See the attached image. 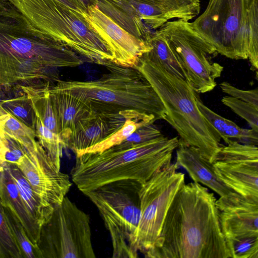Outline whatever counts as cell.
<instances>
[{
  "mask_svg": "<svg viewBox=\"0 0 258 258\" xmlns=\"http://www.w3.org/2000/svg\"><path fill=\"white\" fill-rule=\"evenodd\" d=\"M39 33L59 42L90 62H113L107 43L77 11L56 0H8Z\"/></svg>",
  "mask_w": 258,
  "mask_h": 258,
  "instance_id": "cell-7",
  "label": "cell"
},
{
  "mask_svg": "<svg viewBox=\"0 0 258 258\" xmlns=\"http://www.w3.org/2000/svg\"><path fill=\"white\" fill-rule=\"evenodd\" d=\"M36 116L35 132L37 141L56 168L60 169L64 148L62 140L58 134L46 127L40 118Z\"/></svg>",
  "mask_w": 258,
  "mask_h": 258,
  "instance_id": "cell-27",
  "label": "cell"
},
{
  "mask_svg": "<svg viewBox=\"0 0 258 258\" xmlns=\"http://www.w3.org/2000/svg\"><path fill=\"white\" fill-rule=\"evenodd\" d=\"M222 91L231 97L249 103L258 107V90L257 88L248 90L238 89L227 82L220 84Z\"/></svg>",
  "mask_w": 258,
  "mask_h": 258,
  "instance_id": "cell-35",
  "label": "cell"
},
{
  "mask_svg": "<svg viewBox=\"0 0 258 258\" xmlns=\"http://www.w3.org/2000/svg\"><path fill=\"white\" fill-rule=\"evenodd\" d=\"M191 24L217 53L258 69V0H208Z\"/></svg>",
  "mask_w": 258,
  "mask_h": 258,
  "instance_id": "cell-6",
  "label": "cell"
},
{
  "mask_svg": "<svg viewBox=\"0 0 258 258\" xmlns=\"http://www.w3.org/2000/svg\"><path fill=\"white\" fill-rule=\"evenodd\" d=\"M197 103L202 115L226 144L230 141H236L244 144L257 145L258 131L252 128L240 127L234 122L212 110L198 97L197 98Z\"/></svg>",
  "mask_w": 258,
  "mask_h": 258,
  "instance_id": "cell-21",
  "label": "cell"
},
{
  "mask_svg": "<svg viewBox=\"0 0 258 258\" xmlns=\"http://www.w3.org/2000/svg\"><path fill=\"white\" fill-rule=\"evenodd\" d=\"M0 203L19 220L28 238L37 247L41 227L26 207L8 163H0Z\"/></svg>",
  "mask_w": 258,
  "mask_h": 258,
  "instance_id": "cell-18",
  "label": "cell"
},
{
  "mask_svg": "<svg viewBox=\"0 0 258 258\" xmlns=\"http://www.w3.org/2000/svg\"><path fill=\"white\" fill-rule=\"evenodd\" d=\"M51 86L50 84H47L39 86L23 87L22 91L30 100L35 114L44 125L59 136V124L49 96Z\"/></svg>",
  "mask_w": 258,
  "mask_h": 258,
  "instance_id": "cell-24",
  "label": "cell"
},
{
  "mask_svg": "<svg viewBox=\"0 0 258 258\" xmlns=\"http://www.w3.org/2000/svg\"><path fill=\"white\" fill-rule=\"evenodd\" d=\"M97 6L127 32L149 44L151 29L170 20L155 0H98Z\"/></svg>",
  "mask_w": 258,
  "mask_h": 258,
  "instance_id": "cell-13",
  "label": "cell"
},
{
  "mask_svg": "<svg viewBox=\"0 0 258 258\" xmlns=\"http://www.w3.org/2000/svg\"><path fill=\"white\" fill-rule=\"evenodd\" d=\"M49 96L59 124V136L66 148V143L77 123L91 110L83 101L69 93L50 87Z\"/></svg>",
  "mask_w": 258,
  "mask_h": 258,
  "instance_id": "cell-20",
  "label": "cell"
},
{
  "mask_svg": "<svg viewBox=\"0 0 258 258\" xmlns=\"http://www.w3.org/2000/svg\"><path fill=\"white\" fill-rule=\"evenodd\" d=\"M223 104L245 120L251 128L258 131V107L230 96H225L222 100Z\"/></svg>",
  "mask_w": 258,
  "mask_h": 258,
  "instance_id": "cell-32",
  "label": "cell"
},
{
  "mask_svg": "<svg viewBox=\"0 0 258 258\" xmlns=\"http://www.w3.org/2000/svg\"><path fill=\"white\" fill-rule=\"evenodd\" d=\"M160 131L153 123H146L136 130L115 148L127 149L162 136Z\"/></svg>",
  "mask_w": 258,
  "mask_h": 258,
  "instance_id": "cell-33",
  "label": "cell"
},
{
  "mask_svg": "<svg viewBox=\"0 0 258 258\" xmlns=\"http://www.w3.org/2000/svg\"><path fill=\"white\" fill-rule=\"evenodd\" d=\"M6 113L35 131L36 116L30 100L25 94L0 99V115Z\"/></svg>",
  "mask_w": 258,
  "mask_h": 258,
  "instance_id": "cell-26",
  "label": "cell"
},
{
  "mask_svg": "<svg viewBox=\"0 0 258 258\" xmlns=\"http://www.w3.org/2000/svg\"><path fill=\"white\" fill-rule=\"evenodd\" d=\"M7 163L26 207L33 218L42 227L50 219L54 208L36 194L17 165Z\"/></svg>",
  "mask_w": 258,
  "mask_h": 258,
  "instance_id": "cell-22",
  "label": "cell"
},
{
  "mask_svg": "<svg viewBox=\"0 0 258 258\" xmlns=\"http://www.w3.org/2000/svg\"><path fill=\"white\" fill-rule=\"evenodd\" d=\"M1 137L5 141L7 147L5 162L17 165L23 157L26 149L18 142L8 137Z\"/></svg>",
  "mask_w": 258,
  "mask_h": 258,
  "instance_id": "cell-36",
  "label": "cell"
},
{
  "mask_svg": "<svg viewBox=\"0 0 258 258\" xmlns=\"http://www.w3.org/2000/svg\"><path fill=\"white\" fill-rule=\"evenodd\" d=\"M150 122L138 119L127 118L122 126L98 144L86 149L80 155L85 153H100L118 145L140 126ZM78 156V155H77Z\"/></svg>",
  "mask_w": 258,
  "mask_h": 258,
  "instance_id": "cell-28",
  "label": "cell"
},
{
  "mask_svg": "<svg viewBox=\"0 0 258 258\" xmlns=\"http://www.w3.org/2000/svg\"><path fill=\"white\" fill-rule=\"evenodd\" d=\"M126 119L120 113L91 111L77 123L66 143V148L78 155L117 131Z\"/></svg>",
  "mask_w": 258,
  "mask_h": 258,
  "instance_id": "cell-17",
  "label": "cell"
},
{
  "mask_svg": "<svg viewBox=\"0 0 258 258\" xmlns=\"http://www.w3.org/2000/svg\"><path fill=\"white\" fill-rule=\"evenodd\" d=\"M135 67L160 97L166 110L163 119L177 132L179 141L197 148L212 163L221 139L198 108V96L190 84L143 55Z\"/></svg>",
  "mask_w": 258,
  "mask_h": 258,
  "instance_id": "cell-5",
  "label": "cell"
},
{
  "mask_svg": "<svg viewBox=\"0 0 258 258\" xmlns=\"http://www.w3.org/2000/svg\"><path fill=\"white\" fill-rule=\"evenodd\" d=\"M218 179L231 190L258 200V148L230 141L222 145L212 162Z\"/></svg>",
  "mask_w": 258,
  "mask_h": 258,
  "instance_id": "cell-12",
  "label": "cell"
},
{
  "mask_svg": "<svg viewBox=\"0 0 258 258\" xmlns=\"http://www.w3.org/2000/svg\"><path fill=\"white\" fill-rule=\"evenodd\" d=\"M178 166L168 163L143 184L139 190L140 219L134 247L144 256L154 247L168 210L177 192L185 183Z\"/></svg>",
  "mask_w": 258,
  "mask_h": 258,
  "instance_id": "cell-10",
  "label": "cell"
},
{
  "mask_svg": "<svg viewBox=\"0 0 258 258\" xmlns=\"http://www.w3.org/2000/svg\"><path fill=\"white\" fill-rule=\"evenodd\" d=\"M108 72L90 81H58L51 88L69 93L91 111L120 113L127 119L154 123L163 119L166 110L152 85L136 67L109 61Z\"/></svg>",
  "mask_w": 258,
  "mask_h": 258,
  "instance_id": "cell-3",
  "label": "cell"
},
{
  "mask_svg": "<svg viewBox=\"0 0 258 258\" xmlns=\"http://www.w3.org/2000/svg\"><path fill=\"white\" fill-rule=\"evenodd\" d=\"M216 204L228 249L242 240L258 238V200L231 191Z\"/></svg>",
  "mask_w": 258,
  "mask_h": 258,
  "instance_id": "cell-16",
  "label": "cell"
},
{
  "mask_svg": "<svg viewBox=\"0 0 258 258\" xmlns=\"http://www.w3.org/2000/svg\"><path fill=\"white\" fill-rule=\"evenodd\" d=\"M17 166L36 194L54 208L72 186L69 175L56 168L39 142L34 148L26 150Z\"/></svg>",
  "mask_w": 258,
  "mask_h": 258,
  "instance_id": "cell-14",
  "label": "cell"
},
{
  "mask_svg": "<svg viewBox=\"0 0 258 258\" xmlns=\"http://www.w3.org/2000/svg\"><path fill=\"white\" fill-rule=\"evenodd\" d=\"M4 210L9 225L20 247L23 257L41 258L38 248L30 240L19 220L7 209L4 208Z\"/></svg>",
  "mask_w": 258,
  "mask_h": 258,
  "instance_id": "cell-31",
  "label": "cell"
},
{
  "mask_svg": "<svg viewBox=\"0 0 258 258\" xmlns=\"http://www.w3.org/2000/svg\"><path fill=\"white\" fill-rule=\"evenodd\" d=\"M41 258H94L90 218L66 196L41 229Z\"/></svg>",
  "mask_w": 258,
  "mask_h": 258,
  "instance_id": "cell-9",
  "label": "cell"
},
{
  "mask_svg": "<svg viewBox=\"0 0 258 258\" xmlns=\"http://www.w3.org/2000/svg\"><path fill=\"white\" fill-rule=\"evenodd\" d=\"M158 29L178 55L194 90L200 93L212 91L223 70V66L210 59L217 53L214 48L189 21L170 20Z\"/></svg>",
  "mask_w": 258,
  "mask_h": 258,
  "instance_id": "cell-11",
  "label": "cell"
},
{
  "mask_svg": "<svg viewBox=\"0 0 258 258\" xmlns=\"http://www.w3.org/2000/svg\"><path fill=\"white\" fill-rule=\"evenodd\" d=\"M179 142L177 137L162 135L127 149L113 147L76 156L72 180L83 193L118 181L132 180L143 184L171 163Z\"/></svg>",
  "mask_w": 258,
  "mask_h": 258,
  "instance_id": "cell-4",
  "label": "cell"
},
{
  "mask_svg": "<svg viewBox=\"0 0 258 258\" xmlns=\"http://www.w3.org/2000/svg\"><path fill=\"white\" fill-rule=\"evenodd\" d=\"M142 185L134 180H121L83 193L97 207L103 220L111 237L112 257H138L134 242L140 219Z\"/></svg>",
  "mask_w": 258,
  "mask_h": 258,
  "instance_id": "cell-8",
  "label": "cell"
},
{
  "mask_svg": "<svg viewBox=\"0 0 258 258\" xmlns=\"http://www.w3.org/2000/svg\"><path fill=\"white\" fill-rule=\"evenodd\" d=\"M176 149L175 163L184 168L194 182L205 185L220 197L233 191L218 179L212 163L197 148L179 141Z\"/></svg>",
  "mask_w": 258,
  "mask_h": 258,
  "instance_id": "cell-19",
  "label": "cell"
},
{
  "mask_svg": "<svg viewBox=\"0 0 258 258\" xmlns=\"http://www.w3.org/2000/svg\"><path fill=\"white\" fill-rule=\"evenodd\" d=\"M231 257L258 258V238H248L228 247Z\"/></svg>",
  "mask_w": 258,
  "mask_h": 258,
  "instance_id": "cell-34",
  "label": "cell"
},
{
  "mask_svg": "<svg viewBox=\"0 0 258 258\" xmlns=\"http://www.w3.org/2000/svg\"><path fill=\"white\" fill-rule=\"evenodd\" d=\"M214 194L201 184L184 183L177 192L148 258H230Z\"/></svg>",
  "mask_w": 258,
  "mask_h": 258,
  "instance_id": "cell-2",
  "label": "cell"
},
{
  "mask_svg": "<svg viewBox=\"0 0 258 258\" xmlns=\"http://www.w3.org/2000/svg\"><path fill=\"white\" fill-rule=\"evenodd\" d=\"M79 4L82 10L86 12L89 6H97L98 0H76Z\"/></svg>",
  "mask_w": 258,
  "mask_h": 258,
  "instance_id": "cell-37",
  "label": "cell"
},
{
  "mask_svg": "<svg viewBox=\"0 0 258 258\" xmlns=\"http://www.w3.org/2000/svg\"><path fill=\"white\" fill-rule=\"evenodd\" d=\"M84 63L64 44L33 29L14 7L0 8V98L59 80V71Z\"/></svg>",
  "mask_w": 258,
  "mask_h": 258,
  "instance_id": "cell-1",
  "label": "cell"
},
{
  "mask_svg": "<svg viewBox=\"0 0 258 258\" xmlns=\"http://www.w3.org/2000/svg\"><path fill=\"white\" fill-rule=\"evenodd\" d=\"M170 20H188L195 14L200 0H155Z\"/></svg>",
  "mask_w": 258,
  "mask_h": 258,
  "instance_id": "cell-30",
  "label": "cell"
},
{
  "mask_svg": "<svg viewBox=\"0 0 258 258\" xmlns=\"http://www.w3.org/2000/svg\"><path fill=\"white\" fill-rule=\"evenodd\" d=\"M7 151L5 141L0 137V163L5 162V156Z\"/></svg>",
  "mask_w": 258,
  "mask_h": 258,
  "instance_id": "cell-38",
  "label": "cell"
},
{
  "mask_svg": "<svg viewBox=\"0 0 258 258\" xmlns=\"http://www.w3.org/2000/svg\"><path fill=\"white\" fill-rule=\"evenodd\" d=\"M150 45L151 49L143 56L158 63L171 74L188 82L186 71L178 55L159 29L153 32Z\"/></svg>",
  "mask_w": 258,
  "mask_h": 258,
  "instance_id": "cell-23",
  "label": "cell"
},
{
  "mask_svg": "<svg viewBox=\"0 0 258 258\" xmlns=\"http://www.w3.org/2000/svg\"><path fill=\"white\" fill-rule=\"evenodd\" d=\"M78 12L107 43L114 62L123 66L135 67L141 57L151 49L149 43L127 32L97 6H89L86 12Z\"/></svg>",
  "mask_w": 258,
  "mask_h": 258,
  "instance_id": "cell-15",
  "label": "cell"
},
{
  "mask_svg": "<svg viewBox=\"0 0 258 258\" xmlns=\"http://www.w3.org/2000/svg\"><path fill=\"white\" fill-rule=\"evenodd\" d=\"M0 136L14 140L27 150L38 143L35 131L9 113L0 115Z\"/></svg>",
  "mask_w": 258,
  "mask_h": 258,
  "instance_id": "cell-25",
  "label": "cell"
},
{
  "mask_svg": "<svg viewBox=\"0 0 258 258\" xmlns=\"http://www.w3.org/2000/svg\"><path fill=\"white\" fill-rule=\"evenodd\" d=\"M0 258H24L0 203Z\"/></svg>",
  "mask_w": 258,
  "mask_h": 258,
  "instance_id": "cell-29",
  "label": "cell"
}]
</instances>
